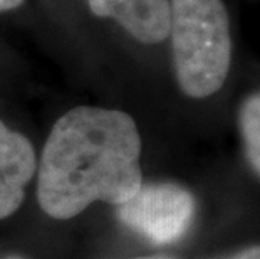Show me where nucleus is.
<instances>
[{"label":"nucleus","mask_w":260,"mask_h":259,"mask_svg":"<svg viewBox=\"0 0 260 259\" xmlns=\"http://www.w3.org/2000/svg\"><path fill=\"white\" fill-rule=\"evenodd\" d=\"M141 136L129 114L77 106L62 114L44 147L37 199L44 212L71 219L92 202L119 204L143 185Z\"/></svg>","instance_id":"1"},{"label":"nucleus","mask_w":260,"mask_h":259,"mask_svg":"<svg viewBox=\"0 0 260 259\" xmlns=\"http://www.w3.org/2000/svg\"><path fill=\"white\" fill-rule=\"evenodd\" d=\"M168 37L176 81L186 96L203 100L222 90L232 66L223 0H170Z\"/></svg>","instance_id":"2"},{"label":"nucleus","mask_w":260,"mask_h":259,"mask_svg":"<svg viewBox=\"0 0 260 259\" xmlns=\"http://www.w3.org/2000/svg\"><path fill=\"white\" fill-rule=\"evenodd\" d=\"M197 211L195 197L178 184L159 182L140 190L118 206L124 225L156 244H171L188 233Z\"/></svg>","instance_id":"3"},{"label":"nucleus","mask_w":260,"mask_h":259,"mask_svg":"<svg viewBox=\"0 0 260 259\" xmlns=\"http://www.w3.org/2000/svg\"><path fill=\"white\" fill-rule=\"evenodd\" d=\"M98 17L116 20L138 42L159 44L170 34V0H87Z\"/></svg>","instance_id":"4"},{"label":"nucleus","mask_w":260,"mask_h":259,"mask_svg":"<svg viewBox=\"0 0 260 259\" xmlns=\"http://www.w3.org/2000/svg\"><path fill=\"white\" fill-rule=\"evenodd\" d=\"M34 172L36 153L30 141L0 121V219L19 209Z\"/></svg>","instance_id":"5"},{"label":"nucleus","mask_w":260,"mask_h":259,"mask_svg":"<svg viewBox=\"0 0 260 259\" xmlns=\"http://www.w3.org/2000/svg\"><path fill=\"white\" fill-rule=\"evenodd\" d=\"M239 130L247 162L260 179V91L243 100L239 109Z\"/></svg>","instance_id":"6"},{"label":"nucleus","mask_w":260,"mask_h":259,"mask_svg":"<svg viewBox=\"0 0 260 259\" xmlns=\"http://www.w3.org/2000/svg\"><path fill=\"white\" fill-rule=\"evenodd\" d=\"M226 259H260V244L248 246L245 249L235 252V254H232Z\"/></svg>","instance_id":"7"},{"label":"nucleus","mask_w":260,"mask_h":259,"mask_svg":"<svg viewBox=\"0 0 260 259\" xmlns=\"http://www.w3.org/2000/svg\"><path fill=\"white\" fill-rule=\"evenodd\" d=\"M22 4V0H0V12L4 10H12L15 7H19Z\"/></svg>","instance_id":"8"},{"label":"nucleus","mask_w":260,"mask_h":259,"mask_svg":"<svg viewBox=\"0 0 260 259\" xmlns=\"http://www.w3.org/2000/svg\"><path fill=\"white\" fill-rule=\"evenodd\" d=\"M133 259H178V257L165 256V254H156V256H143V257H133Z\"/></svg>","instance_id":"9"},{"label":"nucleus","mask_w":260,"mask_h":259,"mask_svg":"<svg viewBox=\"0 0 260 259\" xmlns=\"http://www.w3.org/2000/svg\"><path fill=\"white\" fill-rule=\"evenodd\" d=\"M7 259H24V257H19V256H10V257H7Z\"/></svg>","instance_id":"10"}]
</instances>
